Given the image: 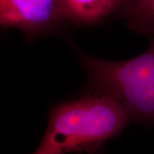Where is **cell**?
<instances>
[{"mask_svg":"<svg viewBox=\"0 0 154 154\" xmlns=\"http://www.w3.org/2000/svg\"><path fill=\"white\" fill-rule=\"evenodd\" d=\"M130 121L119 102L94 92L51 109L47 130L33 154H101L104 143Z\"/></svg>","mask_w":154,"mask_h":154,"instance_id":"obj_1","label":"cell"},{"mask_svg":"<svg viewBox=\"0 0 154 154\" xmlns=\"http://www.w3.org/2000/svg\"><path fill=\"white\" fill-rule=\"evenodd\" d=\"M142 54L111 61L79 51V58L95 93L119 102L131 121L154 125V36Z\"/></svg>","mask_w":154,"mask_h":154,"instance_id":"obj_2","label":"cell"},{"mask_svg":"<svg viewBox=\"0 0 154 154\" xmlns=\"http://www.w3.org/2000/svg\"><path fill=\"white\" fill-rule=\"evenodd\" d=\"M67 21L61 0H0L2 26L17 29L27 37L54 32Z\"/></svg>","mask_w":154,"mask_h":154,"instance_id":"obj_3","label":"cell"},{"mask_svg":"<svg viewBox=\"0 0 154 154\" xmlns=\"http://www.w3.org/2000/svg\"><path fill=\"white\" fill-rule=\"evenodd\" d=\"M124 0H61L69 21L76 24H95L116 14Z\"/></svg>","mask_w":154,"mask_h":154,"instance_id":"obj_4","label":"cell"},{"mask_svg":"<svg viewBox=\"0 0 154 154\" xmlns=\"http://www.w3.org/2000/svg\"><path fill=\"white\" fill-rule=\"evenodd\" d=\"M116 15L136 34L154 36V0H124Z\"/></svg>","mask_w":154,"mask_h":154,"instance_id":"obj_5","label":"cell"}]
</instances>
